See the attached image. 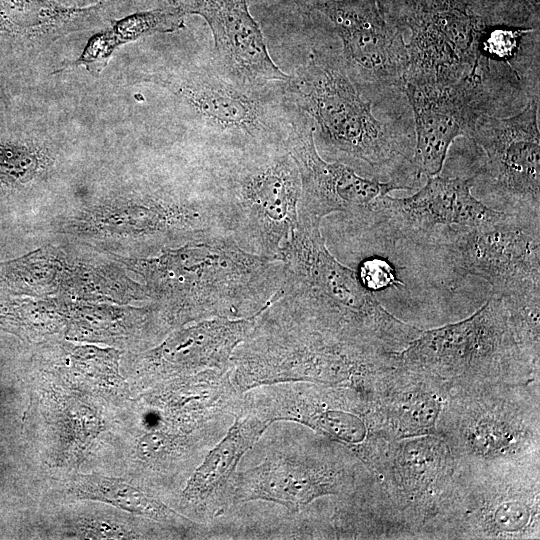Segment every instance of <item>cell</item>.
Wrapping results in <instances>:
<instances>
[{"label": "cell", "mask_w": 540, "mask_h": 540, "mask_svg": "<svg viewBox=\"0 0 540 540\" xmlns=\"http://www.w3.org/2000/svg\"><path fill=\"white\" fill-rule=\"evenodd\" d=\"M282 282L270 309L338 341L386 353L400 352L421 329L387 311L357 271L326 247L321 223L298 219L283 243Z\"/></svg>", "instance_id": "cell-1"}, {"label": "cell", "mask_w": 540, "mask_h": 540, "mask_svg": "<svg viewBox=\"0 0 540 540\" xmlns=\"http://www.w3.org/2000/svg\"><path fill=\"white\" fill-rule=\"evenodd\" d=\"M167 327L249 317L267 306L283 278L281 260L246 251L228 233L189 240L137 262Z\"/></svg>", "instance_id": "cell-2"}, {"label": "cell", "mask_w": 540, "mask_h": 540, "mask_svg": "<svg viewBox=\"0 0 540 540\" xmlns=\"http://www.w3.org/2000/svg\"><path fill=\"white\" fill-rule=\"evenodd\" d=\"M285 91L312 120L314 139L332 161L366 168L370 178L409 190L420 183L414 163V133L401 122L383 121L347 74L341 52L313 47L290 74Z\"/></svg>", "instance_id": "cell-3"}, {"label": "cell", "mask_w": 540, "mask_h": 540, "mask_svg": "<svg viewBox=\"0 0 540 540\" xmlns=\"http://www.w3.org/2000/svg\"><path fill=\"white\" fill-rule=\"evenodd\" d=\"M269 305L258 314L231 357L230 378L241 393L290 382L365 389L379 373L398 362V352L338 341L274 312Z\"/></svg>", "instance_id": "cell-4"}, {"label": "cell", "mask_w": 540, "mask_h": 540, "mask_svg": "<svg viewBox=\"0 0 540 540\" xmlns=\"http://www.w3.org/2000/svg\"><path fill=\"white\" fill-rule=\"evenodd\" d=\"M397 356L402 366L449 392L540 378V359L522 344L505 301L496 295L461 321L421 330Z\"/></svg>", "instance_id": "cell-5"}, {"label": "cell", "mask_w": 540, "mask_h": 540, "mask_svg": "<svg viewBox=\"0 0 540 540\" xmlns=\"http://www.w3.org/2000/svg\"><path fill=\"white\" fill-rule=\"evenodd\" d=\"M141 79L173 95L218 154L285 145L297 108L285 83L243 86L221 74L212 61L160 66Z\"/></svg>", "instance_id": "cell-6"}, {"label": "cell", "mask_w": 540, "mask_h": 540, "mask_svg": "<svg viewBox=\"0 0 540 540\" xmlns=\"http://www.w3.org/2000/svg\"><path fill=\"white\" fill-rule=\"evenodd\" d=\"M207 189L240 247L280 260L298 223L301 195L299 170L285 145L217 154Z\"/></svg>", "instance_id": "cell-7"}, {"label": "cell", "mask_w": 540, "mask_h": 540, "mask_svg": "<svg viewBox=\"0 0 540 540\" xmlns=\"http://www.w3.org/2000/svg\"><path fill=\"white\" fill-rule=\"evenodd\" d=\"M539 381L449 392L437 422L459 470L537 466Z\"/></svg>", "instance_id": "cell-8"}, {"label": "cell", "mask_w": 540, "mask_h": 540, "mask_svg": "<svg viewBox=\"0 0 540 540\" xmlns=\"http://www.w3.org/2000/svg\"><path fill=\"white\" fill-rule=\"evenodd\" d=\"M377 486L350 450L310 430L296 440H276L260 463L237 471L231 508L266 501L299 514L320 499L355 497Z\"/></svg>", "instance_id": "cell-9"}, {"label": "cell", "mask_w": 540, "mask_h": 540, "mask_svg": "<svg viewBox=\"0 0 540 540\" xmlns=\"http://www.w3.org/2000/svg\"><path fill=\"white\" fill-rule=\"evenodd\" d=\"M454 276L486 281L493 295H540V215L505 212L469 227H451L418 244Z\"/></svg>", "instance_id": "cell-10"}, {"label": "cell", "mask_w": 540, "mask_h": 540, "mask_svg": "<svg viewBox=\"0 0 540 540\" xmlns=\"http://www.w3.org/2000/svg\"><path fill=\"white\" fill-rule=\"evenodd\" d=\"M539 466L459 470L434 539H539Z\"/></svg>", "instance_id": "cell-11"}, {"label": "cell", "mask_w": 540, "mask_h": 540, "mask_svg": "<svg viewBox=\"0 0 540 540\" xmlns=\"http://www.w3.org/2000/svg\"><path fill=\"white\" fill-rule=\"evenodd\" d=\"M242 411L268 425H303L357 456L366 466L387 441L377 429L367 391L351 385L290 382L253 388L242 396Z\"/></svg>", "instance_id": "cell-12"}, {"label": "cell", "mask_w": 540, "mask_h": 540, "mask_svg": "<svg viewBox=\"0 0 540 540\" xmlns=\"http://www.w3.org/2000/svg\"><path fill=\"white\" fill-rule=\"evenodd\" d=\"M413 539H434L459 477L445 439L426 434L386 441L368 465Z\"/></svg>", "instance_id": "cell-13"}, {"label": "cell", "mask_w": 540, "mask_h": 540, "mask_svg": "<svg viewBox=\"0 0 540 540\" xmlns=\"http://www.w3.org/2000/svg\"><path fill=\"white\" fill-rule=\"evenodd\" d=\"M308 8L333 25L348 76L367 98L401 93L408 66L404 28L376 0H307Z\"/></svg>", "instance_id": "cell-14"}, {"label": "cell", "mask_w": 540, "mask_h": 540, "mask_svg": "<svg viewBox=\"0 0 540 540\" xmlns=\"http://www.w3.org/2000/svg\"><path fill=\"white\" fill-rule=\"evenodd\" d=\"M539 96L511 116H483L471 139L484 156L480 170L488 193L505 212L540 215Z\"/></svg>", "instance_id": "cell-15"}, {"label": "cell", "mask_w": 540, "mask_h": 540, "mask_svg": "<svg viewBox=\"0 0 540 540\" xmlns=\"http://www.w3.org/2000/svg\"><path fill=\"white\" fill-rule=\"evenodd\" d=\"M285 147L299 170L301 195L298 218L320 222L332 213L344 214L363 228L377 202L395 190L391 181L358 174L340 161H327L318 152L312 120L298 106L291 120Z\"/></svg>", "instance_id": "cell-16"}, {"label": "cell", "mask_w": 540, "mask_h": 540, "mask_svg": "<svg viewBox=\"0 0 540 540\" xmlns=\"http://www.w3.org/2000/svg\"><path fill=\"white\" fill-rule=\"evenodd\" d=\"M401 93L414 118L413 163L421 178L440 174L456 138L471 139L481 117L496 115L490 93L467 76L445 85L405 82Z\"/></svg>", "instance_id": "cell-17"}, {"label": "cell", "mask_w": 540, "mask_h": 540, "mask_svg": "<svg viewBox=\"0 0 540 540\" xmlns=\"http://www.w3.org/2000/svg\"><path fill=\"white\" fill-rule=\"evenodd\" d=\"M474 185L475 175L426 177L425 184L408 197H382L363 228L392 241L404 239L418 245L441 230L475 226L498 217L502 211L472 194Z\"/></svg>", "instance_id": "cell-18"}, {"label": "cell", "mask_w": 540, "mask_h": 540, "mask_svg": "<svg viewBox=\"0 0 540 540\" xmlns=\"http://www.w3.org/2000/svg\"><path fill=\"white\" fill-rule=\"evenodd\" d=\"M392 19L410 31L403 82L451 84L477 68L486 23L470 8L398 9ZM402 82V84H403Z\"/></svg>", "instance_id": "cell-19"}, {"label": "cell", "mask_w": 540, "mask_h": 540, "mask_svg": "<svg viewBox=\"0 0 540 540\" xmlns=\"http://www.w3.org/2000/svg\"><path fill=\"white\" fill-rule=\"evenodd\" d=\"M185 15H199L213 37L212 63L230 80L243 86L265 88L286 83L271 58L263 32L252 17L247 0H169Z\"/></svg>", "instance_id": "cell-20"}, {"label": "cell", "mask_w": 540, "mask_h": 540, "mask_svg": "<svg viewBox=\"0 0 540 540\" xmlns=\"http://www.w3.org/2000/svg\"><path fill=\"white\" fill-rule=\"evenodd\" d=\"M261 310L249 317H217L182 325L141 356L138 378L144 385L154 386L208 369L229 370L233 352L246 339Z\"/></svg>", "instance_id": "cell-21"}, {"label": "cell", "mask_w": 540, "mask_h": 540, "mask_svg": "<svg viewBox=\"0 0 540 540\" xmlns=\"http://www.w3.org/2000/svg\"><path fill=\"white\" fill-rule=\"evenodd\" d=\"M117 2L73 6L56 0H0V56H28L63 36L109 23Z\"/></svg>", "instance_id": "cell-22"}, {"label": "cell", "mask_w": 540, "mask_h": 540, "mask_svg": "<svg viewBox=\"0 0 540 540\" xmlns=\"http://www.w3.org/2000/svg\"><path fill=\"white\" fill-rule=\"evenodd\" d=\"M242 396L231 381L230 369H208L160 382L141 399L151 416L199 430L231 425L241 409Z\"/></svg>", "instance_id": "cell-23"}, {"label": "cell", "mask_w": 540, "mask_h": 540, "mask_svg": "<svg viewBox=\"0 0 540 540\" xmlns=\"http://www.w3.org/2000/svg\"><path fill=\"white\" fill-rule=\"evenodd\" d=\"M366 391L383 439L438 434V418L449 391L436 381L398 361L376 376Z\"/></svg>", "instance_id": "cell-24"}, {"label": "cell", "mask_w": 540, "mask_h": 540, "mask_svg": "<svg viewBox=\"0 0 540 540\" xmlns=\"http://www.w3.org/2000/svg\"><path fill=\"white\" fill-rule=\"evenodd\" d=\"M269 426L257 416L240 410L225 435L187 479L179 495L182 509L203 521L229 512L238 464Z\"/></svg>", "instance_id": "cell-25"}, {"label": "cell", "mask_w": 540, "mask_h": 540, "mask_svg": "<svg viewBox=\"0 0 540 540\" xmlns=\"http://www.w3.org/2000/svg\"><path fill=\"white\" fill-rule=\"evenodd\" d=\"M70 492L77 498L112 504L174 528H191V525L195 524L189 518L171 509L158 496L121 479L97 473L77 474L72 480Z\"/></svg>", "instance_id": "cell-26"}, {"label": "cell", "mask_w": 540, "mask_h": 540, "mask_svg": "<svg viewBox=\"0 0 540 540\" xmlns=\"http://www.w3.org/2000/svg\"><path fill=\"white\" fill-rule=\"evenodd\" d=\"M0 125V191L27 187L46 171L51 159L34 137Z\"/></svg>", "instance_id": "cell-27"}, {"label": "cell", "mask_w": 540, "mask_h": 540, "mask_svg": "<svg viewBox=\"0 0 540 540\" xmlns=\"http://www.w3.org/2000/svg\"><path fill=\"white\" fill-rule=\"evenodd\" d=\"M63 371L76 382L108 396L127 397L129 386L118 372V353L93 346H68Z\"/></svg>", "instance_id": "cell-28"}, {"label": "cell", "mask_w": 540, "mask_h": 540, "mask_svg": "<svg viewBox=\"0 0 540 540\" xmlns=\"http://www.w3.org/2000/svg\"><path fill=\"white\" fill-rule=\"evenodd\" d=\"M185 13L176 4L135 12L111 20L107 33L118 48L123 44L158 33H172L185 27Z\"/></svg>", "instance_id": "cell-29"}, {"label": "cell", "mask_w": 540, "mask_h": 540, "mask_svg": "<svg viewBox=\"0 0 540 540\" xmlns=\"http://www.w3.org/2000/svg\"><path fill=\"white\" fill-rule=\"evenodd\" d=\"M472 12L488 25L539 29V0H474Z\"/></svg>", "instance_id": "cell-30"}, {"label": "cell", "mask_w": 540, "mask_h": 540, "mask_svg": "<svg viewBox=\"0 0 540 540\" xmlns=\"http://www.w3.org/2000/svg\"><path fill=\"white\" fill-rule=\"evenodd\" d=\"M117 49L106 29L94 34L87 42L82 54L75 61L68 62L62 69L84 66L90 73L98 75L108 64Z\"/></svg>", "instance_id": "cell-31"}, {"label": "cell", "mask_w": 540, "mask_h": 540, "mask_svg": "<svg viewBox=\"0 0 540 540\" xmlns=\"http://www.w3.org/2000/svg\"><path fill=\"white\" fill-rule=\"evenodd\" d=\"M362 284L374 292L393 284L395 278L392 268L381 260H368L363 262L357 270Z\"/></svg>", "instance_id": "cell-32"}, {"label": "cell", "mask_w": 540, "mask_h": 540, "mask_svg": "<svg viewBox=\"0 0 540 540\" xmlns=\"http://www.w3.org/2000/svg\"><path fill=\"white\" fill-rule=\"evenodd\" d=\"M468 7L466 0H401L398 4V9L406 11H429Z\"/></svg>", "instance_id": "cell-33"}, {"label": "cell", "mask_w": 540, "mask_h": 540, "mask_svg": "<svg viewBox=\"0 0 540 540\" xmlns=\"http://www.w3.org/2000/svg\"><path fill=\"white\" fill-rule=\"evenodd\" d=\"M11 103L3 77L0 75V125L7 123Z\"/></svg>", "instance_id": "cell-34"}, {"label": "cell", "mask_w": 540, "mask_h": 540, "mask_svg": "<svg viewBox=\"0 0 540 540\" xmlns=\"http://www.w3.org/2000/svg\"><path fill=\"white\" fill-rule=\"evenodd\" d=\"M379 5L385 9L387 12L390 10L392 0H376Z\"/></svg>", "instance_id": "cell-35"}, {"label": "cell", "mask_w": 540, "mask_h": 540, "mask_svg": "<svg viewBox=\"0 0 540 540\" xmlns=\"http://www.w3.org/2000/svg\"><path fill=\"white\" fill-rule=\"evenodd\" d=\"M56 1H59L66 5H73V6H75L73 3L76 2V0H56Z\"/></svg>", "instance_id": "cell-36"}, {"label": "cell", "mask_w": 540, "mask_h": 540, "mask_svg": "<svg viewBox=\"0 0 540 540\" xmlns=\"http://www.w3.org/2000/svg\"><path fill=\"white\" fill-rule=\"evenodd\" d=\"M90 1V0H76L77 6H82L81 2Z\"/></svg>", "instance_id": "cell-37"}]
</instances>
